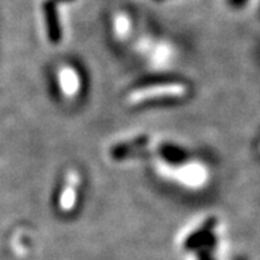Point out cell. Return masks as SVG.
<instances>
[{
    "mask_svg": "<svg viewBox=\"0 0 260 260\" xmlns=\"http://www.w3.org/2000/svg\"><path fill=\"white\" fill-rule=\"evenodd\" d=\"M187 94V86L182 82H166V84H155V85L138 88L129 93L127 103L137 104L145 101H153L158 99H181Z\"/></svg>",
    "mask_w": 260,
    "mask_h": 260,
    "instance_id": "cell-1",
    "label": "cell"
},
{
    "mask_svg": "<svg viewBox=\"0 0 260 260\" xmlns=\"http://www.w3.org/2000/svg\"><path fill=\"white\" fill-rule=\"evenodd\" d=\"M80 185V177L77 171H69L65 179V186L60 197V209L62 212L72 211L77 199V188Z\"/></svg>",
    "mask_w": 260,
    "mask_h": 260,
    "instance_id": "cell-2",
    "label": "cell"
},
{
    "mask_svg": "<svg viewBox=\"0 0 260 260\" xmlns=\"http://www.w3.org/2000/svg\"><path fill=\"white\" fill-rule=\"evenodd\" d=\"M44 15L49 39L52 43H58L61 39V31H60V25H58L57 11H56L53 0H45L44 2Z\"/></svg>",
    "mask_w": 260,
    "mask_h": 260,
    "instance_id": "cell-3",
    "label": "cell"
},
{
    "mask_svg": "<svg viewBox=\"0 0 260 260\" xmlns=\"http://www.w3.org/2000/svg\"><path fill=\"white\" fill-rule=\"evenodd\" d=\"M215 224H216L215 218H210V219L206 220L205 224H203L198 231H195V233L190 236V239L186 242V246L197 247V246H202V244L211 243L212 240H214V236H212V229L215 227Z\"/></svg>",
    "mask_w": 260,
    "mask_h": 260,
    "instance_id": "cell-4",
    "label": "cell"
},
{
    "mask_svg": "<svg viewBox=\"0 0 260 260\" xmlns=\"http://www.w3.org/2000/svg\"><path fill=\"white\" fill-rule=\"evenodd\" d=\"M147 146V138L141 137L137 140L129 141L125 144H120L112 149V155L114 157H126L129 154H136L137 151L144 150Z\"/></svg>",
    "mask_w": 260,
    "mask_h": 260,
    "instance_id": "cell-5",
    "label": "cell"
},
{
    "mask_svg": "<svg viewBox=\"0 0 260 260\" xmlns=\"http://www.w3.org/2000/svg\"><path fill=\"white\" fill-rule=\"evenodd\" d=\"M60 82H61L62 90H64L68 96H73L76 92L79 90V76L76 75V72L72 68H64L60 73Z\"/></svg>",
    "mask_w": 260,
    "mask_h": 260,
    "instance_id": "cell-6",
    "label": "cell"
},
{
    "mask_svg": "<svg viewBox=\"0 0 260 260\" xmlns=\"http://www.w3.org/2000/svg\"><path fill=\"white\" fill-rule=\"evenodd\" d=\"M230 3L235 6V7H240V6H243L246 3V0H230Z\"/></svg>",
    "mask_w": 260,
    "mask_h": 260,
    "instance_id": "cell-7",
    "label": "cell"
}]
</instances>
